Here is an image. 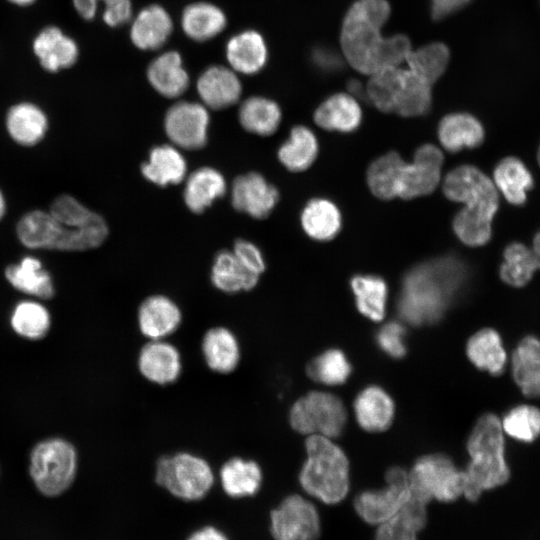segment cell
I'll use <instances>...</instances> for the list:
<instances>
[{
  "label": "cell",
  "instance_id": "obj_1",
  "mask_svg": "<svg viewBox=\"0 0 540 540\" xmlns=\"http://www.w3.org/2000/svg\"><path fill=\"white\" fill-rule=\"evenodd\" d=\"M108 233V226L101 215L68 194L56 197L48 212H27L16 226L17 237L24 246L64 252L97 248Z\"/></svg>",
  "mask_w": 540,
  "mask_h": 540
},
{
  "label": "cell",
  "instance_id": "obj_2",
  "mask_svg": "<svg viewBox=\"0 0 540 540\" xmlns=\"http://www.w3.org/2000/svg\"><path fill=\"white\" fill-rule=\"evenodd\" d=\"M390 13L387 0H357L346 12L340 45L346 61L358 72L370 76L405 63L412 49L409 38L403 34L382 35Z\"/></svg>",
  "mask_w": 540,
  "mask_h": 540
},
{
  "label": "cell",
  "instance_id": "obj_3",
  "mask_svg": "<svg viewBox=\"0 0 540 540\" xmlns=\"http://www.w3.org/2000/svg\"><path fill=\"white\" fill-rule=\"evenodd\" d=\"M465 279L463 265L443 258L415 267L404 278L399 316L412 325L438 321L458 295Z\"/></svg>",
  "mask_w": 540,
  "mask_h": 540
},
{
  "label": "cell",
  "instance_id": "obj_4",
  "mask_svg": "<svg viewBox=\"0 0 540 540\" xmlns=\"http://www.w3.org/2000/svg\"><path fill=\"white\" fill-rule=\"evenodd\" d=\"M467 450L470 461L463 470V496L474 502L484 491L505 484L510 477L504 432L496 415L486 413L478 419L468 438Z\"/></svg>",
  "mask_w": 540,
  "mask_h": 540
},
{
  "label": "cell",
  "instance_id": "obj_5",
  "mask_svg": "<svg viewBox=\"0 0 540 540\" xmlns=\"http://www.w3.org/2000/svg\"><path fill=\"white\" fill-rule=\"evenodd\" d=\"M307 458L299 473L303 491L326 504L342 502L350 489L349 461L330 438L309 435L305 442Z\"/></svg>",
  "mask_w": 540,
  "mask_h": 540
},
{
  "label": "cell",
  "instance_id": "obj_6",
  "mask_svg": "<svg viewBox=\"0 0 540 540\" xmlns=\"http://www.w3.org/2000/svg\"><path fill=\"white\" fill-rule=\"evenodd\" d=\"M432 85L409 68L387 67L371 81V96L377 108L404 117L426 114L432 103Z\"/></svg>",
  "mask_w": 540,
  "mask_h": 540
},
{
  "label": "cell",
  "instance_id": "obj_7",
  "mask_svg": "<svg viewBox=\"0 0 540 540\" xmlns=\"http://www.w3.org/2000/svg\"><path fill=\"white\" fill-rule=\"evenodd\" d=\"M155 481L171 495L184 501L204 498L214 484L210 464L191 452L161 456L155 467Z\"/></svg>",
  "mask_w": 540,
  "mask_h": 540
},
{
  "label": "cell",
  "instance_id": "obj_8",
  "mask_svg": "<svg viewBox=\"0 0 540 540\" xmlns=\"http://www.w3.org/2000/svg\"><path fill=\"white\" fill-rule=\"evenodd\" d=\"M445 196L464 207L460 215L492 222L499 208V193L492 181L480 169L462 165L451 170L443 181Z\"/></svg>",
  "mask_w": 540,
  "mask_h": 540
},
{
  "label": "cell",
  "instance_id": "obj_9",
  "mask_svg": "<svg viewBox=\"0 0 540 540\" xmlns=\"http://www.w3.org/2000/svg\"><path fill=\"white\" fill-rule=\"evenodd\" d=\"M30 475L38 490L57 496L70 487L77 471V452L67 440L46 439L39 442L30 456Z\"/></svg>",
  "mask_w": 540,
  "mask_h": 540
},
{
  "label": "cell",
  "instance_id": "obj_10",
  "mask_svg": "<svg viewBox=\"0 0 540 540\" xmlns=\"http://www.w3.org/2000/svg\"><path fill=\"white\" fill-rule=\"evenodd\" d=\"M408 474L411 493L428 504L454 502L464 494V472L446 455L423 456Z\"/></svg>",
  "mask_w": 540,
  "mask_h": 540
},
{
  "label": "cell",
  "instance_id": "obj_11",
  "mask_svg": "<svg viewBox=\"0 0 540 540\" xmlns=\"http://www.w3.org/2000/svg\"><path fill=\"white\" fill-rule=\"evenodd\" d=\"M346 419L342 401L333 394L321 391H312L299 398L289 412V422L295 431L327 438L339 436Z\"/></svg>",
  "mask_w": 540,
  "mask_h": 540
},
{
  "label": "cell",
  "instance_id": "obj_12",
  "mask_svg": "<svg viewBox=\"0 0 540 540\" xmlns=\"http://www.w3.org/2000/svg\"><path fill=\"white\" fill-rule=\"evenodd\" d=\"M385 481V487L364 490L354 498L356 514L369 525L378 526L394 518L411 494L409 474L403 468H390Z\"/></svg>",
  "mask_w": 540,
  "mask_h": 540
},
{
  "label": "cell",
  "instance_id": "obj_13",
  "mask_svg": "<svg viewBox=\"0 0 540 540\" xmlns=\"http://www.w3.org/2000/svg\"><path fill=\"white\" fill-rule=\"evenodd\" d=\"M321 529L317 507L299 494L286 496L270 512V532L274 540H318Z\"/></svg>",
  "mask_w": 540,
  "mask_h": 540
},
{
  "label": "cell",
  "instance_id": "obj_14",
  "mask_svg": "<svg viewBox=\"0 0 540 540\" xmlns=\"http://www.w3.org/2000/svg\"><path fill=\"white\" fill-rule=\"evenodd\" d=\"M443 160V153L437 146H420L412 162L403 160L400 165L396 197L412 199L432 193L440 182Z\"/></svg>",
  "mask_w": 540,
  "mask_h": 540
},
{
  "label": "cell",
  "instance_id": "obj_15",
  "mask_svg": "<svg viewBox=\"0 0 540 540\" xmlns=\"http://www.w3.org/2000/svg\"><path fill=\"white\" fill-rule=\"evenodd\" d=\"M209 113L205 105L181 101L169 108L164 128L171 142L182 149L197 150L207 141Z\"/></svg>",
  "mask_w": 540,
  "mask_h": 540
},
{
  "label": "cell",
  "instance_id": "obj_16",
  "mask_svg": "<svg viewBox=\"0 0 540 540\" xmlns=\"http://www.w3.org/2000/svg\"><path fill=\"white\" fill-rule=\"evenodd\" d=\"M231 198L236 210L264 219L277 204L279 194L261 174L250 172L234 180Z\"/></svg>",
  "mask_w": 540,
  "mask_h": 540
},
{
  "label": "cell",
  "instance_id": "obj_17",
  "mask_svg": "<svg viewBox=\"0 0 540 540\" xmlns=\"http://www.w3.org/2000/svg\"><path fill=\"white\" fill-rule=\"evenodd\" d=\"M137 365L145 379L158 385L174 383L182 371L179 350L164 339L147 342L139 352Z\"/></svg>",
  "mask_w": 540,
  "mask_h": 540
},
{
  "label": "cell",
  "instance_id": "obj_18",
  "mask_svg": "<svg viewBox=\"0 0 540 540\" xmlns=\"http://www.w3.org/2000/svg\"><path fill=\"white\" fill-rule=\"evenodd\" d=\"M137 322L143 336L150 340H162L178 329L182 312L171 298L152 295L140 304Z\"/></svg>",
  "mask_w": 540,
  "mask_h": 540
},
{
  "label": "cell",
  "instance_id": "obj_19",
  "mask_svg": "<svg viewBox=\"0 0 540 540\" xmlns=\"http://www.w3.org/2000/svg\"><path fill=\"white\" fill-rule=\"evenodd\" d=\"M201 351L208 368L220 374L233 372L241 359L236 335L223 326L212 327L206 331L201 341Z\"/></svg>",
  "mask_w": 540,
  "mask_h": 540
},
{
  "label": "cell",
  "instance_id": "obj_20",
  "mask_svg": "<svg viewBox=\"0 0 540 540\" xmlns=\"http://www.w3.org/2000/svg\"><path fill=\"white\" fill-rule=\"evenodd\" d=\"M197 91L206 107L223 109L238 101L242 87L234 71L212 66L199 77Z\"/></svg>",
  "mask_w": 540,
  "mask_h": 540
},
{
  "label": "cell",
  "instance_id": "obj_21",
  "mask_svg": "<svg viewBox=\"0 0 540 540\" xmlns=\"http://www.w3.org/2000/svg\"><path fill=\"white\" fill-rule=\"evenodd\" d=\"M492 181L505 200L514 206L527 201V193L534 185L533 175L525 163L515 157L501 159L494 168Z\"/></svg>",
  "mask_w": 540,
  "mask_h": 540
},
{
  "label": "cell",
  "instance_id": "obj_22",
  "mask_svg": "<svg viewBox=\"0 0 540 540\" xmlns=\"http://www.w3.org/2000/svg\"><path fill=\"white\" fill-rule=\"evenodd\" d=\"M485 132L481 122L468 113H451L439 124L438 138L443 148L451 153L480 146Z\"/></svg>",
  "mask_w": 540,
  "mask_h": 540
},
{
  "label": "cell",
  "instance_id": "obj_23",
  "mask_svg": "<svg viewBox=\"0 0 540 540\" xmlns=\"http://www.w3.org/2000/svg\"><path fill=\"white\" fill-rule=\"evenodd\" d=\"M219 479L226 495L244 498L254 496L261 489L263 472L254 460L232 457L221 466Z\"/></svg>",
  "mask_w": 540,
  "mask_h": 540
},
{
  "label": "cell",
  "instance_id": "obj_24",
  "mask_svg": "<svg viewBox=\"0 0 540 540\" xmlns=\"http://www.w3.org/2000/svg\"><path fill=\"white\" fill-rule=\"evenodd\" d=\"M362 110L352 94L337 93L322 102L314 113L316 124L329 131L351 132L358 128Z\"/></svg>",
  "mask_w": 540,
  "mask_h": 540
},
{
  "label": "cell",
  "instance_id": "obj_25",
  "mask_svg": "<svg viewBox=\"0 0 540 540\" xmlns=\"http://www.w3.org/2000/svg\"><path fill=\"white\" fill-rule=\"evenodd\" d=\"M354 412L358 424L366 431L381 432L392 423L394 404L380 387L369 386L355 399Z\"/></svg>",
  "mask_w": 540,
  "mask_h": 540
},
{
  "label": "cell",
  "instance_id": "obj_26",
  "mask_svg": "<svg viewBox=\"0 0 540 540\" xmlns=\"http://www.w3.org/2000/svg\"><path fill=\"white\" fill-rule=\"evenodd\" d=\"M33 49L41 65L51 72L73 65L78 57L75 41L57 27L42 30L34 40Z\"/></svg>",
  "mask_w": 540,
  "mask_h": 540
},
{
  "label": "cell",
  "instance_id": "obj_27",
  "mask_svg": "<svg viewBox=\"0 0 540 540\" xmlns=\"http://www.w3.org/2000/svg\"><path fill=\"white\" fill-rule=\"evenodd\" d=\"M10 137L22 146H34L45 136L48 120L45 113L32 103L12 106L6 117Z\"/></svg>",
  "mask_w": 540,
  "mask_h": 540
},
{
  "label": "cell",
  "instance_id": "obj_28",
  "mask_svg": "<svg viewBox=\"0 0 540 540\" xmlns=\"http://www.w3.org/2000/svg\"><path fill=\"white\" fill-rule=\"evenodd\" d=\"M147 77L152 87L167 98L179 97L189 84L181 57L175 51L163 53L154 59L148 67Z\"/></svg>",
  "mask_w": 540,
  "mask_h": 540
},
{
  "label": "cell",
  "instance_id": "obj_29",
  "mask_svg": "<svg viewBox=\"0 0 540 540\" xmlns=\"http://www.w3.org/2000/svg\"><path fill=\"white\" fill-rule=\"evenodd\" d=\"M4 274L7 281L23 293L41 299H51L55 294L52 278L37 258L24 257L17 264L8 265Z\"/></svg>",
  "mask_w": 540,
  "mask_h": 540
},
{
  "label": "cell",
  "instance_id": "obj_30",
  "mask_svg": "<svg viewBox=\"0 0 540 540\" xmlns=\"http://www.w3.org/2000/svg\"><path fill=\"white\" fill-rule=\"evenodd\" d=\"M172 32V20L164 8L151 5L144 8L131 27V40L142 50L161 47Z\"/></svg>",
  "mask_w": 540,
  "mask_h": 540
},
{
  "label": "cell",
  "instance_id": "obj_31",
  "mask_svg": "<svg viewBox=\"0 0 540 540\" xmlns=\"http://www.w3.org/2000/svg\"><path fill=\"white\" fill-rule=\"evenodd\" d=\"M187 164L180 151L172 145L154 147L148 161L141 166L143 176L158 186L178 184L186 176Z\"/></svg>",
  "mask_w": 540,
  "mask_h": 540
},
{
  "label": "cell",
  "instance_id": "obj_32",
  "mask_svg": "<svg viewBox=\"0 0 540 540\" xmlns=\"http://www.w3.org/2000/svg\"><path fill=\"white\" fill-rule=\"evenodd\" d=\"M466 353L478 369L491 375H500L505 368L506 351L500 335L494 329L484 328L473 334L467 342Z\"/></svg>",
  "mask_w": 540,
  "mask_h": 540
},
{
  "label": "cell",
  "instance_id": "obj_33",
  "mask_svg": "<svg viewBox=\"0 0 540 540\" xmlns=\"http://www.w3.org/2000/svg\"><path fill=\"white\" fill-rule=\"evenodd\" d=\"M226 191L223 175L211 167L195 170L187 179L184 200L194 213H202Z\"/></svg>",
  "mask_w": 540,
  "mask_h": 540
},
{
  "label": "cell",
  "instance_id": "obj_34",
  "mask_svg": "<svg viewBox=\"0 0 540 540\" xmlns=\"http://www.w3.org/2000/svg\"><path fill=\"white\" fill-rule=\"evenodd\" d=\"M226 54L235 71L254 74L266 63L267 48L262 36L256 31L249 30L229 40Z\"/></svg>",
  "mask_w": 540,
  "mask_h": 540
},
{
  "label": "cell",
  "instance_id": "obj_35",
  "mask_svg": "<svg viewBox=\"0 0 540 540\" xmlns=\"http://www.w3.org/2000/svg\"><path fill=\"white\" fill-rule=\"evenodd\" d=\"M259 277L248 270L232 251L218 253L211 269L213 285L225 293L250 291L258 284Z\"/></svg>",
  "mask_w": 540,
  "mask_h": 540
},
{
  "label": "cell",
  "instance_id": "obj_36",
  "mask_svg": "<svg viewBox=\"0 0 540 540\" xmlns=\"http://www.w3.org/2000/svg\"><path fill=\"white\" fill-rule=\"evenodd\" d=\"M301 224L311 238L318 241L333 239L341 227V214L337 206L327 199L310 200L301 214Z\"/></svg>",
  "mask_w": 540,
  "mask_h": 540
},
{
  "label": "cell",
  "instance_id": "obj_37",
  "mask_svg": "<svg viewBox=\"0 0 540 540\" xmlns=\"http://www.w3.org/2000/svg\"><path fill=\"white\" fill-rule=\"evenodd\" d=\"M239 122L242 127L255 135H272L281 122L278 104L268 98L253 96L246 99L239 108Z\"/></svg>",
  "mask_w": 540,
  "mask_h": 540
},
{
  "label": "cell",
  "instance_id": "obj_38",
  "mask_svg": "<svg viewBox=\"0 0 540 540\" xmlns=\"http://www.w3.org/2000/svg\"><path fill=\"white\" fill-rule=\"evenodd\" d=\"M318 153V142L314 133L305 126H295L290 136L278 151L280 162L290 171L308 169Z\"/></svg>",
  "mask_w": 540,
  "mask_h": 540
},
{
  "label": "cell",
  "instance_id": "obj_39",
  "mask_svg": "<svg viewBox=\"0 0 540 540\" xmlns=\"http://www.w3.org/2000/svg\"><path fill=\"white\" fill-rule=\"evenodd\" d=\"M181 24L184 32L191 39L205 41L224 29L226 17L215 5L198 2L185 8Z\"/></svg>",
  "mask_w": 540,
  "mask_h": 540
},
{
  "label": "cell",
  "instance_id": "obj_40",
  "mask_svg": "<svg viewBox=\"0 0 540 540\" xmlns=\"http://www.w3.org/2000/svg\"><path fill=\"white\" fill-rule=\"evenodd\" d=\"M538 270L530 247L521 242H513L503 252L500 265L501 280L509 286L520 288L527 285Z\"/></svg>",
  "mask_w": 540,
  "mask_h": 540
},
{
  "label": "cell",
  "instance_id": "obj_41",
  "mask_svg": "<svg viewBox=\"0 0 540 540\" xmlns=\"http://www.w3.org/2000/svg\"><path fill=\"white\" fill-rule=\"evenodd\" d=\"M351 288L360 313L373 321H381L386 311L385 281L374 275H357L351 279Z\"/></svg>",
  "mask_w": 540,
  "mask_h": 540
},
{
  "label": "cell",
  "instance_id": "obj_42",
  "mask_svg": "<svg viewBox=\"0 0 540 540\" xmlns=\"http://www.w3.org/2000/svg\"><path fill=\"white\" fill-rule=\"evenodd\" d=\"M449 60L448 47L441 42H433L411 49L405 63L407 68L433 85L445 73Z\"/></svg>",
  "mask_w": 540,
  "mask_h": 540
},
{
  "label": "cell",
  "instance_id": "obj_43",
  "mask_svg": "<svg viewBox=\"0 0 540 540\" xmlns=\"http://www.w3.org/2000/svg\"><path fill=\"white\" fill-rule=\"evenodd\" d=\"M10 323L18 335L30 340H39L48 334L51 318L49 311L42 304L22 301L12 311Z\"/></svg>",
  "mask_w": 540,
  "mask_h": 540
},
{
  "label": "cell",
  "instance_id": "obj_44",
  "mask_svg": "<svg viewBox=\"0 0 540 540\" xmlns=\"http://www.w3.org/2000/svg\"><path fill=\"white\" fill-rule=\"evenodd\" d=\"M402 157L389 152L377 158L368 168L367 181L372 193L380 199L396 198V182Z\"/></svg>",
  "mask_w": 540,
  "mask_h": 540
},
{
  "label": "cell",
  "instance_id": "obj_45",
  "mask_svg": "<svg viewBox=\"0 0 540 540\" xmlns=\"http://www.w3.org/2000/svg\"><path fill=\"white\" fill-rule=\"evenodd\" d=\"M501 426L511 438L530 443L540 435V409L528 404L513 407L503 417Z\"/></svg>",
  "mask_w": 540,
  "mask_h": 540
},
{
  "label": "cell",
  "instance_id": "obj_46",
  "mask_svg": "<svg viewBox=\"0 0 540 540\" xmlns=\"http://www.w3.org/2000/svg\"><path fill=\"white\" fill-rule=\"evenodd\" d=\"M351 373V366L344 353L337 349L327 350L307 366L311 379L325 385L343 384Z\"/></svg>",
  "mask_w": 540,
  "mask_h": 540
},
{
  "label": "cell",
  "instance_id": "obj_47",
  "mask_svg": "<svg viewBox=\"0 0 540 540\" xmlns=\"http://www.w3.org/2000/svg\"><path fill=\"white\" fill-rule=\"evenodd\" d=\"M405 334L406 330L402 324L391 321L380 328L376 341L383 352L393 358H401L406 353Z\"/></svg>",
  "mask_w": 540,
  "mask_h": 540
},
{
  "label": "cell",
  "instance_id": "obj_48",
  "mask_svg": "<svg viewBox=\"0 0 540 540\" xmlns=\"http://www.w3.org/2000/svg\"><path fill=\"white\" fill-rule=\"evenodd\" d=\"M427 505V502L411 493L396 516L419 533L427 524Z\"/></svg>",
  "mask_w": 540,
  "mask_h": 540
},
{
  "label": "cell",
  "instance_id": "obj_49",
  "mask_svg": "<svg viewBox=\"0 0 540 540\" xmlns=\"http://www.w3.org/2000/svg\"><path fill=\"white\" fill-rule=\"evenodd\" d=\"M540 366V339L535 336L524 337L512 355V368Z\"/></svg>",
  "mask_w": 540,
  "mask_h": 540
},
{
  "label": "cell",
  "instance_id": "obj_50",
  "mask_svg": "<svg viewBox=\"0 0 540 540\" xmlns=\"http://www.w3.org/2000/svg\"><path fill=\"white\" fill-rule=\"evenodd\" d=\"M236 258L251 272L260 276L265 270V261L261 251L253 243L239 239L232 250Z\"/></svg>",
  "mask_w": 540,
  "mask_h": 540
},
{
  "label": "cell",
  "instance_id": "obj_51",
  "mask_svg": "<svg viewBox=\"0 0 540 540\" xmlns=\"http://www.w3.org/2000/svg\"><path fill=\"white\" fill-rule=\"evenodd\" d=\"M374 540H418V532L395 516L377 526Z\"/></svg>",
  "mask_w": 540,
  "mask_h": 540
},
{
  "label": "cell",
  "instance_id": "obj_52",
  "mask_svg": "<svg viewBox=\"0 0 540 540\" xmlns=\"http://www.w3.org/2000/svg\"><path fill=\"white\" fill-rule=\"evenodd\" d=\"M513 379L527 397H540V366L514 368Z\"/></svg>",
  "mask_w": 540,
  "mask_h": 540
},
{
  "label": "cell",
  "instance_id": "obj_53",
  "mask_svg": "<svg viewBox=\"0 0 540 540\" xmlns=\"http://www.w3.org/2000/svg\"><path fill=\"white\" fill-rule=\"evenodd\" d=\"M132 15L130 0H114L106 3L103 19L109 26L115 27L126 23Z\"/></svg>",
  "mask_w": 540,
  "mask_h": 540
},
{
  "label": "cell",
  "instance_id": "obj_54",
  "mask_svg": "<svg viewBox=\"0 0 540 540\" xmlns=\"http://www.w3.org/2000/svg\"><path fill=\"white\" fill-rule=\"evenodd\" d=\"M471 0H431L432 17L440 20L463 8Z\"/></svg>",
  "mask_w": 540,
  "mask_h": 540
},
{
  "label": "cell",
  "instance_id": "obj_55",
  "mask_svg": "<svg viewBox=\"0 0 540 540\" xmlns=\"http://www.w3.org/2000/svg\"><path fill=\"white\" fill-rule=\"evenodd\" d=\"M187 540H229L227 535L214 526H204L194 531Z\"/></svg>",
  "mask_w": 540,
  "mask_h": 540
},
{
  "label": "cell",
  "instance_id": "obj_56",
  "mask_svg": "<svg viewBox=\"0 0 540 540\" xmlns=\"http://www.w3.org/2000/svg\"><path fill=\"white\" fill-rule=\"evenodd\" d=\"M78 13L86 20L92 19L97 10L98 0H73Z\"/></svg>",
  "mask_w": 540,
  "mask_h": 540
},
{
  "label": "cell",
  "instance_id": "obj_57",
  "mask_svg": "<svg viewBox=\"0 0 540 540\" xmlns=\"http://www.w3.org/2000/svg\"><path fill=\"white\" fill-rule=\"evenodd\" d=\"M530 248L535 258L537 268L540 270V230L534 235Z\"/></svg>",
  "mask_w": 540,
  "mask_h": 540
},
{
  "label": "cell",
  "instance_id": "obj_58",
  "mask_svg": "<svg viewBox=\"0 0 540 540\" xmlns=\"http://www.w3.org/2000/svg\"><path fill=\"white\" fill-rule=\"evenodd\" d=\"M6 210L5 198L0 190V220L3 218Z\"/></svg>",
  "mask_w": 540,
  "mask_h": 540
},
{
  "label": "cell",
  "instance_id": "obj_59",
  "mask_svg": "<svg viewBox=\"0 0 540 540\" xmlns=\"http://www.w3.org/2000/svg\"><path fill=\"white\" fill-rule=\"evenodd\" d=\"M15 4H18V5H29L31 4L34 0H9Z\"/></svg>",
  "mask_w": 540,
  "mask_h": 540
},
{
  "label": "cell",
  "instance_id": "obj_60",
  "mask_svg": "<svg viewBox=\"0 0 540 540\" xmlns=\"http://www.w3.org/2000/svg\"><path fill=\"white\" fill-rule=\"evenodd\" d=\"M537 162H538V165L540 167V144H539V147H538V150H537Z\"/></svg>",
  "mask_w": 540,
  "mask_h": 540
},
{
  "label": "cell",
  "instance_id": "obj_61",
  "mask_svg": "<svg viewBox=\"0 0 540 540\" xmlns=\"http://www.w3.org/2000/svg\"><path fill=\"white\" fill-rule=\"evenodd\" d=\"M105 1V3H108V2H111V1H114V0H103Z\"/></svg>",
  "mask_w": 540,
  "mask_h": 540
}]
</instances>
